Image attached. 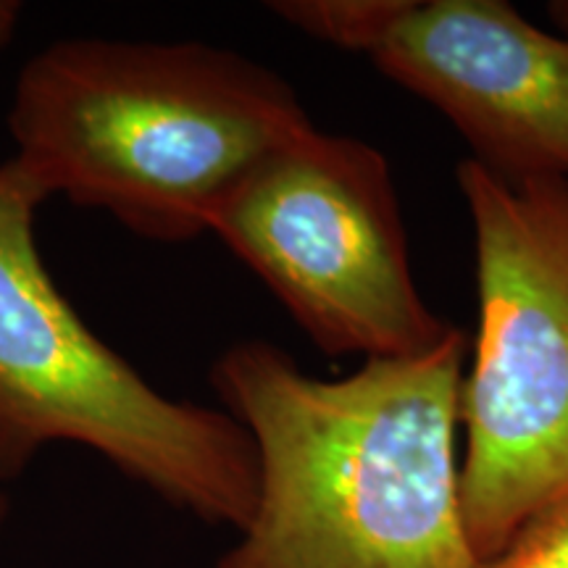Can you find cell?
<instances>
[{"mask_svg": "<svg viewBox=\"0 0 568 568\" xmlns=\"http://www.w3.org/2000/svg\"><path fill=\"white\" fill-rule=\"evenodd\" d=\"M468 339L305 374L264 339L211 368L258 456L251 521L216 568H477L460 514L458 389Z\"/></svg>", "mask_w": 568, "mask_h": 568, "instance_id": "cell-1", "label": "cell"}, {"mask_svg": "<svg viewBox=\"0 0 568 568\" xmlns=\"http://www.w3.org/2000/svg\"><path fill=\"white\" fill-rule=\"evenodd\" d=\"M311 126L276 71L201 42L59 40L24 63L9 111L13 161L48 201L153 243L209 232L234 184Z\"/></svg>", "mask_w": 568, "mask_h": 568, "instance_id": "cell-2", "label": "cell"}, {"mask_svg": "<svg viewBox=\"0 0 568 568\" xmlns=\"http://www.w3.org/2000/svg\"><path fill=\"white\" fill-rule=\"evenodd\" d=\"M45 201L17 161L0 163V481L74 443L169 506L243 531L258 497L251 435L226 410L159 393L92 335L38 251Z\"/></svg>", "mask_w": 568, "mask_h": 568, "instance_id": "cell-3", "label": "cell"}, {"mask_svg": "<svg viewBox=\"0 0 568 568\" xmlns=\"http://www.w3.org/2000/svg\"><path fill=\"white\" fill-rule=\"evenodd\" d=\"M458 187L474 226L479 297L458 389V485L481 564L568 493V180H514L464 159Z\"/></svg>", "mask_w": 568, "mask_h": 568, "instance_id": "cell-4", "label": "cell"}, {"mask_svg": "<svg viewBox=\"0 0 568 568\" xmlns=\"http://www.w3.org/2000/svg\"><path fill=\"white\" fill-rule=\"evenodd\" d=\"M324 355L416 358L458 332L418 293L389 163L311 126L261 159L211 219Z\"/></svg>", "mask_w": 568, "mask_h": 568, "instance_id": "cell-5", "label": "cell"}, {"mask_svg": "<svg viewBox=\"0 0 568 568\" xmlns=\"http://www.w3.org/2000/svg\"><path fill=\"white\" fill-rule=\"evenodd\" d=\"M268 9L435 105L493 172L568 180V3H552L560 34L506 0H276Z\"/></svg>", "mask_w": 568, "mask_h": 568, "instance_id": "cell-6", "label": "cell"}, {"mask_svg": "<svg viewBox=\"0 0 568 568\" xmlns=\"http://www.w3.org/2000/svg\"><path fill=\"white\" fill-rule=\"evenodd\" d=\"M477 568H568V493L556 497Z\"/></svg>", "mask_w": 568, "mask_h": 568, "instance_id": "cell-7", "label": "cell"}, {"mask_svg": "<svg viewBox=\"0 0 568 568\" xmlns=\"http://www.w3.org/2000/svg\"><path fill=\"white\" fill-rule=\"evenodd\" d=\"M19 19H21V6L17 0H0V51L11 42L13 32H17Z\"/></svg>", "mask_w": 568, "mask_h": 568, "instance_id": "cell-8", "label": "cell"}, {"mask_svg": "<svg viewBox=\"0 0 568 568\" xmlns=\"http://www.w3.org/2000/svg\"><path fill=\"white\" fill-rule=\"evenodd\" d=\"M6 516H9V497L0 493V527H3Z\"/></svg>", "mask_w": 568, "mask_h": 568, "instance_id": "cell-9", "label": "cell"}]
</instances>
